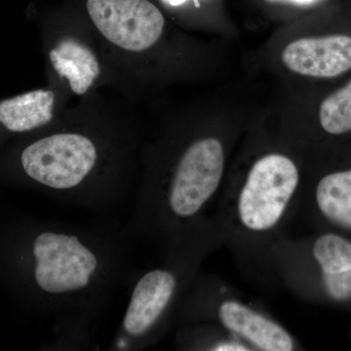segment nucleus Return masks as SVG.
Returning <instances> with one entry per match:
<instances>
[{
  "mask_svg": "<svg viewBox=\"0 0 351 351\" xmlns=\"http://www.w3.org/2000/svg\"><path fill=\"white\" fill-rule=\"evenodd\" d=\"M319 120L323 130L331 135L351 131V82L322 101Z\"/></svg>",
  "mask_w": 351,
  "mask_h": 351,
  "instance_id": "obj_11",
  "label": "nucleus"
},
{
  "mask_svg": "<svg viewBox=\"0 0 351 351\" xmlns=\"http://www.w3.org/2000/svg\"><path fill=\"white\" fill-rule=\"evenodd\" d=\"M193 237V232L175 240L169 263L138 277L110 350H140L156 341L191 276Z\"/></svg>",
  "mask_w": 351,
  "mask_h": 351,
  "instance_id": "obj_2",
  "label": "nucleus"
},
{
  "mask_svg": "<svg viewBox=\"0 0 351 351\" xmlns=\"http://www.w3.org/2000/svg\"><path fill=\"white\" fill-rule=\"evenodd\" d=\"M119 152L82 132H56L34 141L21 167L52 198L73 206L108 212L132 199L119 173Z\"/></svg>",
  "mask_w": 351,
  "mask_h": 351,
  "instance_id": "obj_1",
  "label": "nucleus"
},
{
  "mask_svg": "<svg viewBox=\"0 0 351 351\" xmlns=\"http://www.w3.org/2000/svg\"><path fill=\"white\" fill-rule=\"evenodd\" d=\"M55 94L39 89L0 101V124L14 133L48 125L54 119Z\"/></svg>",
  "mask_w": 351,
  "mask_h": 351,
  "instance_id": "obj_10",
  "label": "nucleus"
},
{
  "mask_svg": "<svg viewBox=\"0 0 351 351\" xmlns=\"http://www.w3.org/2000/svg\"><path fill=\"white\" fill-rule=\"evenodd\" d=\"M299 184V169L290 157L281 154L261 157L235 198L239 225L256 234L271 232L287 214Z\"/></svg>",
  "mask_w": 351,
  "mask_h": 351,
  "instance_id": "obj_3",
  "label": "nucleus"
},
{
  "mask_svg": "<svg viewBox=\"0 0 351 351\" xmlns=\"http://www.w3.org/2000/svg\"><path fill=\"white\" fill-rule=\"evenodd\" d=\"M284 64L293 73L311 77H335L351 69V38L329 36L300 38L282 52Z\"/></svg>",
  "mask_w": 351,
  "mask_h": 351,
  "instance_id": "obj_5",
  "label": "nucleus"
},
{
  "mask_svg": "<svg viewBox=\"0 0 351 351\" xmlns=\"http://www.w3.org/2000/svg\"><path fill=\"white\" fill-rule=\"evenodd\" d=\"M49 59L57 75L68 82L76 95L86 94L101 73L93 51L77 39L66 38L51 49Z\"/></svg>",
  "mask_w": 351,
  "mask_h": 351,
  "instance_id": "obj_8",
  "label": "nucleus"
},
{
  "mask_svg": "<svg viewBox=\"0 0 351 351\" xmlns=\"http://www.w3.org/2000/svg\"><path fill=\"white\" fill-rule=\"evenodd\" d=\"M208 350L215 351H247L250 350L245 343L239 341H223L214 345L208 346Z\"/></svg>",
  "mask_w": 351,
  "mask_h": 351,
  "instance_id": "obj_12",
  "label": "nucleus"
},
{
  "mask_svg": "<svg viewBox=\"0 0 351 351\" xmlns=\"http://www.w3.org/2000/svg\"><path fill=\"white\" fill-rule=\"evenodd\" d=\"M311 254L322 295L335 304H351V237L322 232L311 243Z\"/></svg>",
  "mask_w": 351,
  "mask_h": 351,
  "instance_id": "obj_6",
  "label": "nucleus"
},
{
  "mask_svg": "<svg viewBox=\"0 0 351 351\" xmlns=\"http://www.w3.org/2000/svg\"><path fill=\"white\" fill-rule=\"evenodd\" d=\"M219 323L228 331L263 351L295 350L290 332L271 318L258 313L243 302L226 300L217 311Z\"/></svg>",
  "mask_w": 351,
  "mask_h": 351,
  "instance_id": "obj_7",
  "label": "nucleus"
},
{
  "mask_svg": "<svg viewBox=\"0 0 351 351\" xmlns=\"http://www.w3.org/2000/svg\"><path fill=\"white\" fill-rule=\"evenodd\" d=\"M165 1H167L168 3L171 4V5L178 6L181 5V4L184 3V2H186V0H165ZM195 1L197 2V0H195Z\"/></svg>",
  "mask_w": 351,
  "mask_h": 351,
  "instance_id": "obj_14",
  "label": "nucleus"
},
{
  "mask_svg": "<svg viewBox=\"0 0 351 351\" xmlns=\"http://www.w3.org/2000/svg\"><path fill=\"white\" fill-rule=\"evenodd\" d=\"M293 3L300 4V5H311V4L316 3L319 0H288Z\"/></svg>",
  "mask_w": 351,
  "mask_h": 351,
  "instance_id": "obj_13",
  "label": "nucleus"
},
{
  "mask_svg": "<svg viewBox=\"0 0 351 351\" xmlns=\"http://www.w3.org/2000/svg\"><path fill=\"white\" fill-rule=\"evenodd\" d=\"M313 201L332 232L351 237V168L321 178L314 189Z\"/></svg>",
  "mask_w": 351,
  "mask_h": 351,
  "instance_id": "obj_9",
  "label": "nucleus"
},
{
  "mask_svg": "<svg viewBox=\"0 0 351 351\" xmlns=\"http://www.w3.org/2000/svg\"><path fill=\"white\" fill-rule=\"evenodd\" d=\"M87 10L101 36L121 49L142 52L162 36L165 20L149 0H87Z\"/></svg>",
  "mask_w": 351,
  "mask_h": 351,
  "instance_id": "obj_4",
  "label": "nucleus"
}]
</instances>
